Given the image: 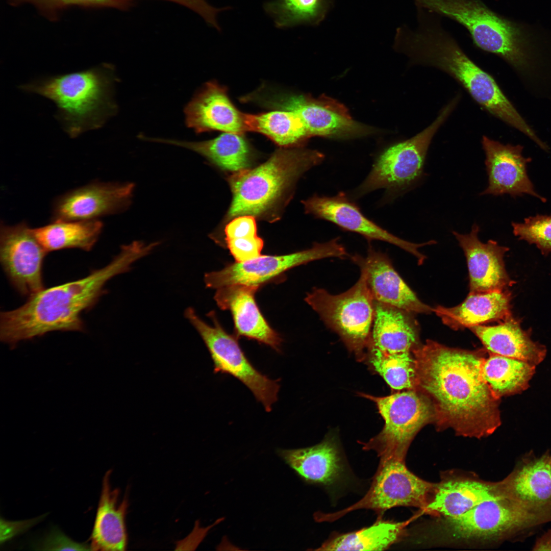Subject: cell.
<instances>
[{
  "instance_id": "cell-1",
  "label": "cell",
  "mask_w": 551,
  "mask_h": 551,
  "mask_svg": "<svg viewBox=\"0 0 551 551\" xmlns=\"http://www.w3.org/2000/svg\"><path fill=\"white\" fill-rule=\"evenodd\" d=\"M415 387L433 400L434 418L440 427L465 437L487 436L500 424L496 397L482 371L484 359L477 353L450 348L428 340L412 350Z\"/></svg>"
},
{
  "instance_id": "cell-2",
  "label": "cell",
  "mask_w": 551,
  "mask_h": 551,
  "mask_svg": "<svg viewBox=\"0 0 551 551\" xmlns=\"http://www.w3.org/2000/svg\"><path fill=\"white\" fill-rule=\"evenodd\" d=\"M140 241L121 246L108 265L91 271L86 277L44 288L28 297L16 309L0 315V338L11 346L53 331H83V312L91 309L106 293L105 286L113 277L131 269L132 265L147 256Z\"/></svg>"
},
{
  "instance_id": "cell-3",
  "label": "cell",
  "mask_w": 551,
  "mask_h": 551,
  "mask_svg": "<svg viewBox=\"0 0 551 551\" xmlns=\"http://www.w3.org/2000/svg\"><path fill=\"white\" fill-rule=\"evenodd\" d=\"M417 26L396 29L395 48L414 64L436 68L455 79L483 109L532 140L534 131L503 93L494 79L479 67L445 29L442 17L416 6Z\"/></svg>"
},
{
  "instance_id": "cell-4",
  "label": "cell",
  "mask_w": 551,
  "mask_h": 551,
  "mask_svg": "<svg viewBox=\"0 0 551 551\" xmlns=\"http://www.w3.org/2000/svg\"><path fill=\"white\" fill-rule=\"evenodd\" d=\"M116 81L113 66L103 63L82 71L39 78L18 88L54 102L55 118L64 131L75 138L102 128L116 113Z\"/></svg>"
},
{
  "instance_id": "cell-5",
  "label": "cell",
  "mask_w": 551,
  "mask_h": 551,
  "mask_svg": "<svg viewBox=\"0 0 551 551\" xmlns=\"http://www.w3.org/2000/svg\"><path fill=\"white\" fill-rule=\"evenodd\" d=\"M551 521L502 494L454 517H441L421 531V543L450 544L499 541Z\"/></svg>"
},
{
  "instance_id": "cell-6",
  "label": "cell",
  "mask_w": 551,
  "mask_h": 551,
  "mask_svg": "<svg viewBox=\"0 0 551 551\" xmlns=\"http://www.w3.org/2000/svg\"><path fill=\"white\" fill-rule=\"evenodd\" d=\"M321 152L302 147L277 150L264 163L229 179L232 201L228 217L261 216L279 203L305 172L321 163Z\"/></svg>"
},
{
  "instance_id": "cell-7",
  "label": "cell",
  "mask_w": 551,
  "mask_h": 551,
  "mask_svg": "<svg viewBox=\"0 0 551 551\" xmlns=\"http://www.w3.org/2000/svg\"><path fill=\"white\" fill-rule=\"evenodd\" d=\"M467 30L474 45L504 59L516 69L532 67L527 41L518 26L496 13L482 0H414Z\"/></svg>"
},
{
  "instance_id": "cell-8",
  "label": "cell",
  "mask_w": 551,
  "mask_h": 551,
  "mask_svg": "<svg viewBox=\"0 0 551 551\" xmlns=\"http://www.w3.org/2000/svg\"><path fill=\"white\" fill-rule=\"evenodd\" d=\"M357 282L339 294L314 288L305 297L306 303L324 324L337 333L348 349L365 359L375 313V301L368 288L365 270L361 267Z\"/></svg>"
},
{
  "instance_id": "cell-9",
  "label": "cell",
  "mask_w": 551,
  "mask_h": 551,
  "mask_svg": "<svg viewBox=\"0 0 551 551\" xmlns=\"http://www.w3.org/2000/svg\"><path fill=\"white\" fill-rule=\"evenodd\" d=\"M457 95L428 127L413 137L394 144L375 159L370 171L354 192L359 197L379 189L388 193L400 192L421 177L427 153L435 134L457 105Z\"/></svg>"
},
{
  "instance_id": "cell-10",
  "label": "cell",
  "mask_w": 551,
  "mask_h": 551,
  "mask_svg": "<svg viewBox=\"0 0 551 551\" xmlns=\"http://www.w3.org/2000/svg\"><path fill=\"white\" fill-rule=\"evenodd\" d=\"M359 395L374 402L384 420L382 431L364 443L363 448L375 451L380 459L405 461L417 432L434 418L433 406L414 389L382 397Z\"/></svg>"
},
{
  "instance_id": "cell-11",
  "label": "cell",
  "mask_w": 551,
  "mask_h": 551,
  "mask_svg": "<svg viewBox=\"0 0 551 551\" xmlns=\"http://www.w3.org/2000/svg\"><path fill=\"white\" fill-rule=\"evenodd\" d=\"M184 316L208 348L214 363V372L228 373L237 378L252 392L265 410L270 412L278 399L279 381L269 379L255 368L245 356L237 338L223 329L214 311L208 314L213 325L202 320L191 307L185 310Z\"/></svg>"
},
{
  "instance_id": "cell-12",
  "label": "cell",
  "mask_w": 551,
  "mask_h": 551,
  "mask_svg": "<svg viewBox=\"0 0 551 551\" xmlns=\"http://www.w3.org/2000/svg\"><path fill=\"white\" fill-rule=\"evenodd\" d=\"M436 483L421 479L410 471L405 461L380 459L367 492L359 501L331 514H321L319 521H332L354 510L366 509L379 513L396 507H415L422 510L434 493Z\"/></svg>"
},
{
  "instance_id": "cell-13",
  "label": "cell",
  "mask_w": 551,
  "mask_h": 551,
  "mask_svg": "<svg viewBox=\"0 0 551 551\" xmlns=\"http://www.w3.org/2000/svg\"><path fill=\"white\" fill-rule=\"evenodd\" d=\"M348 254L339 238L316 243L310 248L279 256L262 255L245 262H235L223 269L207 273V287L218 289L234 284L260 286L288 270L310 262L328 258L343 259Z\"/></svg>"
},
{
  "instance_id": "cell-14",
  "label": "cell",
  "mask_w": 551,
  "mask_h": 551,
  "mask_svg": "<svg viewBox=\"0 0 551 551\" xmlns=\"http://www.w3.org/2000/svg\"><path fill=\"white\" fill-rule=\"evenodd\" d=\"M265 105L295 112L302 118L310 137L350 139L377 132L373 127L354 120L346 108L337 101L321 95L273 94L262 97Z\"/></svg>"
},
{
  "instance_id": "cell-15",
  "label": "cell",
  "mask_w": 551,
  "mask_h": 551,
  "mask_svg": "<svg viewBox=\"0 0 551 551\" xmlns=\"http://www.w3.org/2000/svg\"><path fill=\"white\" fill-rule=\"evenodd\" d=\"M47 253L26 222L1 224V263L20 294L29 297L44 288L42 267Z\"/></svg>"
},
{
  "instance_id": "cell-16",
  "label": "cell",
  "mask_w": 551,
  "mask_h": 551,
  "mask_svg": "<svg viewBox=\"0 0 551 551\" xmlns=\"http://www.w3.org/2000/svg\"><path fill=\"white\" fill-rule=\"evenodd\" d=\"M134 184L93 182L72 189L54 202L52 221L98 219L125 210Z\"/></svg>"
},
{
  "instance_id": "cell-17",
  "label": "cell",
  "mask_w": 551,
  "mask_h": 551,
  "mask_svg": "<svg viewBox=\"0 0 551 551\" xmlns=\"http://www.w3.org/2000/svg\"><path fill=\"white\" fill-rule=\"evenodd\" d=\"M303 204L307 213L331 222L343 230L358 233L368 241H382L397 246L414 256L419 264L426 257L418 248L436 243L435 240L414 243L393 235L367 218L343 192L333 196L314 195L304 201Z\"/></svg>"
},
{
  "instance_id": "cell-18",
  "label": "cell",
  "mask_w": 551,
  "mask_h": 551,
  "mask_svg": "<svg viewBox=\"0 0 551 551\" xmlns=\"http://www.w3.org/2000/svg\"><path fill=\"white\" fill-rule=\"evenodd\" d=\"M482 144L488 185L480 195L508 194L514 197L527 194L542 202L546 201L537 193L528 176L527 165L532 159L522 156L523 146L504 144L485 136H483Z\"/></svg>"
},
{
  "instance_id": "cell-19",
  "label": "cell",
  "mask_w": 551,
  "mask_h": 551,
  "mask_svg": "<svg viewBox=\"0 0 551 551\" xmlns=\"http://www.w3.org/2000/svg\"><path fill=\"white\" fill-rule=\"evenodd\" d=\"M187 126L197 133L214 131L242 134L247 131L246 114L231 101L227 89L209 82L198 90L184 109Z\"/></svg>"
},
{
  "instance_id": "cell-20",
  "label": "cell",
  "mask_w": 551,
  "mask_h": 551,
  "mask_svg": "<svg viewBox=\"0 0 551 551\" xmlns=\"http://www.w3.org/2000/svg\"><path fill=\"white\" fill-rule=\"evenodd\" d=\"M352 259L366 274L368 288L375 302L412 313L428 314L433 308L422 303L394 268L388 255L370 246L367 256Z\"/></svg>"
},
{
  "instance_id": "cell-21",
  "label": "cell",
  "mask_w": 551,
  "mask_h": 551,
  "mask_svg": "<svg viewBox=\"0 0 551 551\" xmlns=\"http://www.w3.org/2000/svg\"><path fill=\"white\" fill-rule=\"evenodd\" d=\"M505 495L532 510L551 513V453H529L504 479L497 482Z\"/></svg>"
},
{
  "instance_id": "cell-22",
  "label": "cell",
  "mask_w": 551,
  "mask_h": 551,
  "mask_svg": "<svg viewBox=\"0 0 551 551\" xmlns=\"http://www.w3.org/2000/svg\"><path fill=\"white\" fill-rule=\"evenodd\" d=\"M479 231V226L474 223L468 234L453 232L466 258L469 292L503 290L512 283L503 260L509 248L492 240L486 243L481 242L478 237Z\"/></svg>"
},
{
  "instance_id": "cell-23",
  "label": "cell",
  "mask_w": 551,
  "mask_h": 551,
  "mask_svg": "<svg viewBox=\"0 0 551 551\" xmlns=\"http://www.w3.org/2000/svg\"><path fill=\"white\" fill-rule=\"evenodd\" d=\"M259 287L228 285L217 289L214 298L220 309L231 312L237 336L256 340L279 351L282 339L268 324L255 300Z\"/></svg>"
},
{
  "instance_id": "cell-24",
  "label": "cell",
  "mask_w": 551,
  "mask_h": 551,
  "mask_svg": "<svg viewBox=\"0 0 551 551\" xmlns=\"http://www.w3.org/2000/svg\"><path fill=\"white\" fill-rule=\"evenodd\" d=\"M502 494L496 482L452 475L436 483L432 497L422 510L436 516L461 515L479 504Z\"/></svg>"
},
{
  "instance_id": "cell-25",
  "label": "cell",
  "mask_w": 551,
  "mask_h": 551,
  "mask_svg": "<svg viewBox=\"0 0 551 551\" xmlns=\"http://www.w3.org/2000/svg\"><path fill=\"white\" fill-rule=\"evenodd\" d=\"M278 454L301 478L309 483L330 487L337 483L345 471L339 446L331 437L310 447L280 449Z\"/></svg>"
},
{
  "instance_id": "cell-26",
  "label": "cell",
  "mask_w": 551,
  "mask_h": 551,
  "mask_svg": "<svg viewBox=\"0 0 551 551\" xmlns=\"http://www.w3.org/2000/svg\"><path fill=\"white\" fill-rule=\"evenodd\" d=\"M413 313L375 302V313L367 350L385 354L411 352L417 346L418 323Z\"/></svg>"
},
{
  "instance_id": "cell-27",
  "label": "cell",
  "mask_w": 551,
  "mask_h": 551,
  "mask_svg": "<svg viewBox=\"0 0 551 551\" xmlns=\"http://www.w3.org/2000/svg\"><path fill=\"white\" fill-rule=\"evenodd\" d=\"M111 470L105 473L96 515L90 538L91 550H124L128 543L125 517L128 508L126 494L120 501V490L112 489Z\"/></svg>"
},
{
  "instance_id": "cell-28",
  "label": "cell",
  "mask_w": 551,
  "mask_h": 551,
  "mask_svg": "<svg viewBox=\"0 0 551 551\" xmlns=\"http://www.w3.org/2000/svg\"><path fill=\"white\" fill-rule=\"evenodd\" d=\"M510 294L503 290L470 293L457 306H438L433 312L444 324L454 330L510 317Z\"/></svg>"
},
{
  "instance_id": "cell-29",
  "label": "cell",
  "mask_w": 551,
  "mask_h": 551,
  "mask_svg": "<svg viewBox=\"0 0 551 551\" xmlns=\"http://www.w3.org/2000/svg\"><path fill=\"white\" fill-rule=\"evenodd\" d=\"M469 329L492 354L522 360L535 365L544 359L546 349L532 340L511 317L496 325H478Z\"/></svg>"
},
{
  "instance_id": "cell-30",
  "label": "cell",
  "mask_w": 551,
  "mask_h": 551,
  "mask_svg": "<svg viewBox=\"0 0 551 551\" xmlns=\"http://www.w3.org/2000/svg\"><path fill=\"white\" fill-rule=\"evenodd\" d=\"M241 134L223 133L216 138L203 141L148 138L147 141L180 146L193 151L207 158L220 168L234 173L247 169L250 149Z\"/></svg>"
},
{
  "instance_id": "cell-31",
  "label": "cell",
  "mask_w": 551,
  "mask_h": 551,
  "mask_svg": "<svg viewBox=\"0 0 551 551\" xmlns=\"http://www.w3.org/2000/svg\"><path fill=\"white\" fill-rule=\"evenodd\" d=\"M103 228L98 219L53 221L34 229L39 242L47 252L68 248L90 251Z\"/></svg>"
},
{
  "instance_id": "cell-32",
  "label": "cell",
  "mask_w": 551,
  "mask_h": 551,
  "mask_svg": "<svg viewBox=\"0 0 551 551\" xmlns=\"http://www.w3.org/2000/svg\"><path fill=\"white\" fill-rule=\"evenodd\" d=\"M407 522L379 520L358 531L332 535L319 550H383L405 534Z\"/></svg>"
},
{
  "instance_id": "cell-33",
  "label": "cell",
  "mask_w": 551,
  "mask_h": 551,
  "mask_svg": "<svg viewBox=\"0 0 551 551\" xmlns=\"http://www.w3.org/2000/svg\"><path fill=\"white\" fill-rule=\"evenodd\" d=\"M535 366L522 360L493 354L484 359L482 371L492 392L499 398L526 390L535 372Z\"/></svg>"
},
{
  "instance_id": "cell-34",
  "label": "cell",
  "mask_w": 551,
  "mask_h": 551,
  "mask_svg": "<svg viewBox=\"0 0 551 551\" xmlns=\"http://www.w3.org/2000/svg\"><path fill=\"white\" fill-rule=\"evenodd\" d=\"M246 123L247 131L261 133L282 146L297 145L310 138L302 118L291 110L246 114Z\"/></svg>"
},
{
  "instance_id": "cell-35",
  "label": "cell",
  "mask_w": 551,
  "mask_h": 551,
  "mask_svg": "<svg viewBox=\"0 0 551 551\" xmlns=\"http://www.w3.org/2000/svg\"><path fill=\"white\" fill-rule=\"evenodd\" d=\"M333 0H272L263 9L275 26L286 29L300 25L315 26L325 18Z\"/></svg>"
},
{
  "instance_id": "cell-36",
  "label": "cell",
  "mask_w": 551,
  "mask_h": 551,
  "mask_svg": "<svg viewBox=\"0 0 551 551\" xmlns=\"http://www.w3.org/2000/svg\"><path fill=\"white\" fill-rule=\"evenodd\" d=\"M412 352V351H411ZM393 390L414 389L416 380L415 358L411 352L385 354L367 350L365 359Z\"/></svg>"
},
{
  "instance_id": "cell-37",
  "label": "cell",
  "mask_w": 551,
  "mask_h": 551,
  "mask_svg": "<svg viewBox=\"0 0 551 551\" xmlns=\"http://www.w3.org/2000/svg\"><path fill=\"white\" fill-rule=\"evenodd\" d=\"M513 234L519 239L535 244L542 252H551V215L538 214L522 223L512 222Z\"/></svg>"
},
{
  "instance_id": "cell-38",
  "label": "cell",
  "mask_w": 551,
  "mask_h": 551,
  "mask_svg": "<svg viewBox=\"0 0 551 551\" xmlns=\"http://www.w3.org/2000/svg\"><path fill=\"white\" fill-rule=\"evenodd\" d=\"M13 5L29 3L35 6L49 18L54 19L61 10L71 6L84 7H123L120 0H9Z\"/></svg>"
},
{
  "instance_id": "cell-39",
  "label": "cell",
  "mask_w": 551,
  "mask_h": 551,
  "mask_svg": "<svg viewBox=\"0 0 551 551\" xmlns=\"http://www.w3.org/2000/svg\"><path fill=\"white\" fill-rule=\"evenodd\" d=\"M227 242L230 253L238 262L260 256L263 246V241L258 235L228 239Z\"/></svg>"
},
{
  "instance_id": "cell-40",
  "label": "cell",
  "mask_w": 551,
  "mask_h": 551,
  "mask_svg": "<svg viewBox=\"0 0 551 551\" xmlns=\"http://www.w3.org/2000/svg\"><path fill=\"white\" fill-rule=\"evenodd\" d=\"M43 550H91L85 543L73 541L58 529H53L44 538L40 546Z\"/></svg>"
},
{
  "instance_id": "cell-41",
  "label": "cell",
  "mask_w": 551,
  "mask_h": 551,
  "mask_svg": "<svg viewBox=\"0 0 551 551\" xmlns=\"http://www.w3.org/2000/svg\"><path fill=\"white\" fill-rule=\"evenodd\" d=\"M225 234L226 240L257 235L255 217L242 215L234 218L227 225Z\"/></svg>"
},
{
  "instance_id": "cell-42",
  "label": "cell",
  "mask_w": 551,
  "mask_h": 551,
  "mask_svg": "<svg viewBox=\"0 0 551 551\" xmlns=\"http://www.w3.org/2000/svg\"><path fill=\"white\" fill-rule=\"evenodd\" d=\"M9 524L12 526V529H9L10 531L4 533V537L1 540H6L8 538L13 537L18 532H21V530H23L26 528L29 527V525L33 524L32 521L29 522H9Z\"/></svg>"
},
{
  "instance_id": "cell-43",
  "label": "cell",
  "mask_w": 551,
  "mask_h": 551,
  "mask_svg": "<svg viewBox=\"0 0 551 551\" xmlns=\"http://www.w3.org/2000/svg\"><path fill=\"white\" fill-rule=\"evenodd\" d=\"M534 550H551V530L539 538L534 546Z\"/></svg>"
}]
</instances>
